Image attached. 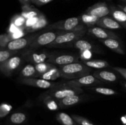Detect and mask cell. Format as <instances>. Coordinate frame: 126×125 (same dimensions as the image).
Here are the masks:
<instances>
[{
	"label": "cell",
	"instance_id": "obj_16",
	"mask_svg": "<svg viewBox=\"0 0 126 125\" xmlns=\"http://www.w3.org/2000/svg\"><path fill=\"white\" fill-rule=\"evenodd\" d=\"M110 15L116 20L122 27L126 29V12L123 11L119 7L111 6Z\"/></svg>",
	"mask_w": 126,
	"mask_h": 125
},
{
	"label": "cell",
	"instance_id": "obj_45",
	"mask_svg": "<svg viewBox=\"0 0 126 125\" xmlns=\"http://www.w3.org/2000/svg\"><path fill=\"white\" fill-rule=\"evenodd\" d=\"M121 1H124V2H126V0H121Z\"/></svg>",
	"mask_w": 126,
	"mask_h": 125
},
{
	"label": "cell",
	"instance_id": "obj_3",
	"mask_svg": "<svg viewBox=\"0 0 126 125\" xmlns=\"http://www.w3.org/2000/svg\"><path fill=\"white\" fill-rule=\"evenodd\" d=\"M83 92V89L79 87L63 84L58 88H53L47 93V96L56 100H60L70 96L78 95Z\"/></svg>",
	"mask_w": 126,
	"mask_h": 125
},
{
	"label": "cell",
	"instance_id": "obj_23",
	"mask_svg": "<svg viewBox=\"0 0 126 125\" xmlns=\"http://www.w3.org/2000/svg\"><path fill=\"white\" fill-rule=\"evenodd\" d=\"M73 44L76 49H78L81 51H87V50L91 51L92 49H93V46L91 44V43L86 40L78 39V40L73 42Z\"/></svg>",
	"mask_w": 126,
	"mask_h": 125
},
{
	"label": "cell",
	"instance_id": "obj_15",
	"mask_svg": "<svg viewBox=\"0 0 126 125\" xmlns=\"http://www.w3.org/2000/svg\"><path fill=\"white\" fill-rule=\"evenodd\" d=\"M106 47L115 51L117 53L124 55L125 51L122 44L117 39H107L104 40H100Z\"/></svg>",
	"mask_w": 126,
	"mask_h": 125
},
{
	"label": "cell",
	"instance_id": "obj_21",
	"mask_svg": "<svg viewBox=\"0 0 126 125\" xmlns=\"http://www.w3.org/2000/svg\"><path fill=\"white\" fill-rule=\"evenodd\" d=\"M47 23L48 22L46 18L45 15H44V14H43V13H41V14L39 15V18H38L36 23L33 26L25 29V31H27V33H33V32L39 30V29L44 28V27L47 25Z\"/></svg>",
	"mask_w": 126,
	"mask_h": 125
},
{
	"label": "cell",
	"instance_id": "obj_42",
	"mask_svg": "<svg viewBox=\"0 0 126 125\" xmlns=\"http://www.w3.org/2000/svg\"><path fill=\"white\" fill-rule=\"evenodd\" d=\"M118 7L123 11L126 12V5H118Z\"/></svg>",
	"mask_w": 126,
	"mask_h": 125
},
{
	"label": "cell",
	"instance_id": "obj_36",
	"mask_svg": "<svg viewBox=\"0 0 126 125\" xmlns=\"http://www.w3.org/2000/svg\"><path fill=\"white\" fill-rule=\"evenodd\" d=\"M39 15L38 16V17H33V18H28V19H27V20H26V23H25V29L33 26L36 23L38 18H39Z\"/></svg>",
	"mask_w": 126,
	"mask_h": 125
},
{
	"label": "cell",
	"instance_id": "obj_43",
	"mask_svg": "<svg viewBox=\"0 0 126 125\" xmlns=\"http://www.w3.org/2000/svg\"><path fill=\"white\" fill-rule=\"evenodd\" d=\"M121 121H123V123L124 124V125H126V115H124V116H122Z\"/></svg>",
	"mask_w": 126,
	"mask_h": 125
},
{
	"label": "cell",
	"instance_id": "obj_24",
	"mask_svg": "<svg viewBox=\"0 0 126 125\" xmlns=\"http://www.w3.org/2000/svg\"><path fill=\"white\" fill-rule=\"evenodd\" d=\"M38 73L35 66L32 64H27L23 67L20 72V75L22 78H31L33 77Z\"/></svg>",
	"mask_w": 126,
	"mask_h": 125
},
{
	"label": "cell",
	"instance_id": "obj_27",
	"mask_svg": "<svg viewBox=\"0 0 126 125\" xmlns=\"http://www.w3.org/2000/svg\"><path fill=\"white\" fill-rule=\"evenodd\" d=\"M34 66H35L37 72L40 75H41L47 72L54 66L49 62H41V63L36 64Z\"/></svg>",
	"mask_w": 126,
	"mask_h": 125
},
{
	"label": "cell",
	"instance_id": "obj_22",
	"mask_svg": "<svg viewBox=\"0 0 126 125\" xmlns=\"http://www.w3.org/2000/svg\"><path fill=\"white\" fill-rule=\"evenodd\" d=\"M84 64L91 68L103 69L109 66V64L107 61L104 60H85L82 62Z\"/></svg>",
	"mask_w": 126,
	"mask_h": 125
},
{
	"label": "cell",
	"instance_id": "obj_29",
	"mask_svg": "<svg viewBox=\"0 0 126 125\" xmlns=\"http://www.w3.org/2000/svg\"><path fill=\"white\" fill-rule=\"evenodd\" d=\"M26 115L23 113H14L11 116L10 120L12 123L14 124H20L25 120Z\"/></svg>",
	"mask_w": 126,
	"mask_h": 125
},
{
	"label": "cell",
	"instance_id": "obj_6",
	"mask_svg": "<svg viewBox=\"0 0 126 125\" xmlns=\"http://www.w3.org/2000/svg\"><path fill=\"white\" fill-rule=\"evenodd\" d=\"M36 37L37 35H32L12 40L8 43L6 46V49L12 51H17L28 47Z\"/></svg>",
	"mask_w": 126,
	"mask_h": 125
},
{
	"label": "cell",
	"instance_id": "obj_5",
	"mask_svg": "<svg viewBox=\"0 0 126 125\" xmlns=\"http://www.w3.org/2000/svg\"><path fill=\"white\" fill-rule=\"evenodd\" d=\"M61 33L62 32L49 31L40 34L34 39L28 49L30 50H33L43 46H47L52 43Z\"/></svg>",
	"mask_w": 126,
	"mask_h": 125
},
{
	"label": "cell",
	"instance_id": "obj_39",
	"mask_svg": "<svg viewBox=\"0 0 126 125\" xmlns=\"http://www.w3.org/2000/svg\"><path fill=\"white\" fill-rule=\"evenodd\" d=\"M113 69L119 73L121 76H123L125 79H126V69L124 67H113Z\"/></svg>",
	"mask_w": 126,
	"mask_h": 125
},
{
	"label": "cell",
	"instance_id": "obj_34",
	"mask_svg": "<svg viewBox=\"0 0 126 125\" xmlns=\"http://www.w3.org/2000/svg\"><path fill=\"white\" fill-rule=\"evenodd\" d=\"M11 109H12V106L11 105L6 103H2L0 107V116L2 118L6 116L11 111Z\"/></svg>",
	"mask_w": 126,
	"mask_h": 125
},
{
	"label": "cell",
	"instance_id": "obj_2",
	"mask_svg": "<svg viewBox=\"0 0 126 125\" xmlns=\"http://www.w3.org/2000/svg\"><path fill=\"white\" fill-rule=\"evenodd\" d=\"M47 29H57L66 32L75 31L86 29V26L82 23L80 16L77 17H71L53 23L47 27Z\"/></svg>",
	"mask_w": 126,
	"mask_h": 125
},
{
	"label": "cell",
	"instance_id": "obj_1",
	"mask_svg": "<svg viewBox=\"0 0 126 125\" xmlns=\"http://www.w3.org/2000/svg\"><path fill=\"white\" fill-rule=\"evenodd\" d=\"M60 75L63 78L75 79L82 76L89 75L91 71L90 67L83 63L73 62L64 66H59Z\"/></svg>",
	"mask_w": 126,
	"mask_h": 125
},
{
	"label": "cell",
	"instance_id": "obj_9",
	"mask_svg": "<svg viewBox=\"0 0 126 125\" xmlns=\"http://www.w3.org/2000/svg\"><path fill=\"white\" fill-rule=\"evenodd\" d=\"M98 83H100L99 80L96 78L94 76V75L89 74L82 76V77H79V78H77L68 81L66 83H64V85L81 88L82 87L89 86L91 85Z\"/></svg>",
	"mask_w": 126,
	"mask_h": 125
},
{
	"label": "cell",
	"instance_id": "obj_18",
	"mask_svg": "<svg viewBox=\"0 0 126 125\" xmlns=\"http://www.w3.org/2000/svg\"><path fill=\"white\" fill-rule=\"evenodd\" d=\"M22 12L21 13L23 17H24L26 19L33 18V17H38L41 14V12L34 7L33 6L30 5H26V6H22Z\"/></svg>",
	"mask_w": 126,
	"mask_h": 125
},
{
	"label": "cell",
	"instance_id": "obj_13",
	"mask_svg": "<svg viewBox=\"0 0 126 125\" xmlns=\"http://www.w3.org/2000/svg\"><path fill=\"white\" fill-rule=\"evenodd\" d=\"M97 26L107 29H120L122 26L112 17L105 16L100 18L97 23Z\"/></svg>",
	"mask_w": 126,
	"mask_h": 125
},
{
	"label": "cell",
	"instance_id": "obj_31",
	"mask_svg": "<svg viewBox=\"0 0 126 125\" xmlns=\"http://www.w3.org/2000/svg\"><path fill=\"white\" fill-rule=\"evenodd\" d=\"M58 118L59 120L64 125H73V121L71 116H69L68 114L65 113H60L58 115Z\"/></svg>",
	"mask_w": 126,
	"mask_h": 125
},
{
	"label": "cell",
	"instance_id": "obj_37",
	"mask_svg": "<svg viewBox=\"0 0 126 125\" xmlns=\"http://www.w3.org/2000/svg\"><path fill=\"white\" fill-rule=\"evenodd\" d=\"M53 1H54V0H31L32 3L38 6H41L43 5L47 4Z\"/></svg>",
	"mask_w": 126,
	"mask_h": 125
},
{
	"label": "cell",
	"instance_id": "obj_8",
	"mask_svg": "<svg viewBox=\"0 0 126 125\" xmlns=\"http://www.w3.org/2000/svg\"><path fill=\"white\" fill-rule=\"evenodd\" d=\"M22 62V58L18 56H12L6 61L0 64L1 72L6 76H9Z\"/></svg>",
	"mask_w": 126,
	"mask_h": 125
},
{
	"label": "cell",
	"instance_id": "obj_30",
	"mask_svg": "<svg viewBox=\"0 0 126 125\" xmlns=\"http://www.w3.org/2000/svg\"><path fill=\"white\" fill-rule=\"evenodd\" d=\"M94 90L97 93L103 94V95L107 96H111L117 94V92L115 90L111 88H103V87H97V88H94Z\"/></svg>",
	"mask_w": 126,
	"mask_h": 125
},
{
	"label": "cell",
	"instance_id": "obj_44",
	"mask_svg": "<svg viewBox=\"0 0 126 125\" xmlns=\"http://www.w3.org/2000/svg\"><path fill=\"white\" fill-rule=\"evenodd\" d=\"M124 87H125V88H126V82H125V83H124Z\"/></svg>",
	"mask_w": 126,
	"mask_h": 125
},
{
	"label": "cell",
	"instance_id": "obj_4",
	"mask_svg": "<svg viewBox=\"0 0 126 125\" xmlns=\"http://www.w3.org/2000/svg\"><path fill=\"white\" fill-rule=\"evenodd\" d=\"M86 33V29L75 31H65L58 36L55 40L47 47H54L56 45H63L68 43H73L76 40L80 39Z\"/></svg>",
	"mask_w": 126,
	"mask_h": 125
},
{
	"label": "cell",
	"instance_id": "obj_41",
	"mask_svg": "<svg viewBox=\"0 0 126 125\" xmlns=\"http://www.w3.org/2000/svg\"><path fill=\"white\" fill-rule=\"evenodd\" d=\"M22 6H26V5H30L32 3L31 0H18Z\"/></svg>",
	"mask_w": 126,
	"mask_h": 125
},
{
	"label": "cell",
	"instance_id": "obj_20",
	"mask_svg": "<svg viewBox=\"0 0 126 125\" xmlns=\"http://www.w3.org/2000/svg\"><path fill=\"white\" fill-rule=\"evenodd\" d=\"M40 77L41 78L46 80H54L56 78H59V77H61L59 67L53 66L47 72L41 75Z\"/></svg>",
	"mask_w": 126,
	"mask_h": 125
},
{
	"label": "cell",
	"instance_id": "obj_28",
	"mask_svg": "<svg viewBox=\"0 0 126 125\" xmlns=\"http://www.w3.org/2000/svg\"><path fill=\"white\" fill-rule=\"evenodd\" d=\"M17 52V51H12V50H7V49L4 50L3 49H1L0 51V64L2 63L6 60L9 59L10 58L12 57V55H14Z\"/></svg>",
	"mask_w": 126,
	"mask_h": 125
},
{
	"label": "cell",
	"instance_id": "obj_25",
	"mask_svg": "<svg viewBox=\"0 0 126 125\" xmlns=\"http://www.w3.org/2000/svg\"><path fill=\"white\" fill-rule=\"evenodd\" d=\"M81 19L82 23L84 25L87 26L92 27L95 25H97L100 18L85 13L81 16Z\"/></svg>",
	"mask_w": 126,
	"mask_h": 125
},
{
	"label": "cell",
	"instance_id": "obj_11",
	"mask_svg": "<svg viewBox=\"0 0 126 125\" xmlns=\"http://www.w3.org/2000/svg\"><path fill=\"white\" fill-rule=\"evenodd\" d=\"M88 32L91 35L98 38L100 40L107 39H118V36L111 31L109 29L101 28L99 26H92L88 29Z\"/></svg>",
	"mask_w": 126,
	"mask_h": 125
},
{
	"label": "cell",
	"instance_id": "obj_35",
	"mask_svg": "<svg viewBox=\"0 0 126 125\" xmlns=\"http://www.w3.org/2000/svg\"><path fill=\"white\" fill-rule=\"evenodd\" d=\"M27 31H25V29H19L17 31L14 32L13 33H9L10 34V36H11V39L12 40H14V39H18V38H22V37L24 36V35L25 34H27Z\"/></svg>",
	"mask_w": 126,
	"mask_h": 125
},
{
	"label": "cell",
	"instance_id": "obj_17",
	"mask_svg": "<svg viewBox=\"0 0 126 125\" xmlns=\"http://www.w3.org/2000/svg\"><path fill=\"white\" fill-rule=\"evenodd\" d=\"M94 76L98 80L108 82H114L117 80V76L113 72L107 71H97L94 72Z\"/></svg>",
	"mask_w": 126,
	"mask_h": 125
},
{
	"label": "cell",
	"instance_id": "obj_12",
	"mask_svg": "<svg viewBox=\"0 0 126 125\" xmlns=\"http://www.w3.org/2000/svg\"><path fill=\"white\" fill-rule=\"evenodd\" d=\"M78 58L75 55H60L55 56H52L48 62L59 66H64L73 62H78Z\"/></svg>",
	"mask_w": 126,
	"mask_h": 125
},
{
	"label": "cell",
	"instance_id": "obj_19",
	"mask_svg": "<svg viewBox=\"0 0 126 125\" xmlns=\"http://www.w3.org/2000/svg\"><path fill=\"white\" fill-rule=\"evenodd\" d=\"M81 99V97L79 96V94L70 96L66 97V98H64L59 100L58 104H59V106L61 107L62 108L66 107L71 106V105H73L79 102Z\"/></svg>",
	"mask_w": 126,
	"mask_h": 125
},
{
	"label": "cell",
	"instance_id": "obj_32",
	"mask_svg": "<svg viewBox=\"0 0 126 125\" xmlns=\"http://www.w3.org/2000/svg\"><path fill=\"white\" fill-rule=\"evenodd\" d=\"M44 103L46 104L47 107L49 110H55L58 109V105L55 101L54 99L50 98L49 96L46 97L45 100H44Z\"/></svg>",
	"mask_w": 126,
	"mask_h": 125
},
{
	"label": "cell",
	"instance_id": "obj_26",
	"mask_svg": "<svg viewBox=\"0 0 126 125\" xmlns=\"http://www.w3.org/2000/svg\"><path fill=\"white\" fill-rule=\"evenodd\" d=\"M26 19L21 14L15 15L11 20V23L16 26L18 29H25V23Z\"/></svg>",
	"mask_w": 126,
	"mask_h": 125
},
{
	"label": "cell",
	"instance_id": "obj_10",
	"mask_svg": "<svg viewBox=\"0 0 126 125\" xmlns=\"http://www.w3.org/2000/svg\"><path fill=\"white\" fill-rule=\"evenodd\" d=\"M20 82L23 85L32 86L36 88L47 89L54 87L55 84L49 80L43 78H36L34 77L31 78H22L20 80Z\"/></svg>",
	"mask_w": 126,
	"mask_h": 125
},
{
	"label": "cell",
	"instance_id": "obj_38",
	"mask_svg": "<svg viewBox=\"0 0 126 125\" xmlns=\"http://www.w3.org/2000/svg\"><path fill=\"white\" fill-rule=\"evenodd\" d=\"M73 117L76 121L79 122L81 125H94L93 124L91 123L89 121H88V120H86V119L84 118L80 117V116H73Z\"/></svg>",
	"mask_w": 126,
	"mask_h": 125
},
{
	"label": "cell",
	"instance_id": "obj_40",
	"mask_svg": "<svg viewBox=\"0 0 126 125\" xmlns=\"http://www.w3.org/2000/svg\"><path fill=\"white\" fill-rule=\"evenodd\" d=\"M83 53H81V56L86 59L90 58L91 57V53L90 51V50H87V51H82Z\"/></svg>",
	"mask_w": 126,
	"mask_h": 125
},
{
	"label": "cell",
	"instance_id": "obj_7",
	"mask_svg": "<svg viewBox=\"0 0 126 125\" xmlns=\"http://www.w3.org/2000/svg\"><path fill=\"white\" fill-rule=\"evenodd\" d=\"M111 8L105 2H97L89 7L85 13L98 18H102L110 14Z\"/></svg>",
	"mask_w": 126,
	"mask_h": 125
},
{
	"label": "cell",
	"instance_id": "obj_33",
	"mask_svg": "<svg viewBox=\"0 0 126 125\" xmlns=\"http://www.w3.org/2000/svg\"><path fill=\"white\" fill-rule=\"evenodd\" d=\"M11 36L9 33H6V34H2L0 36V47L1 49H4L5 47L7 46L8 43L10 41H11Z\"/></svg>",
	"mask_w": 126,
	"mask_h": 125
},
{
	"label": "cell",
	"instance_id": "obj_14",
	"mask_svg": "<svg viewBox=\"0 0 126 125\" xmlns=\"http://www.w3.org/2000/svg\"><path fill=\"white\" fill-rule=\"evenodd\" d=\"M52 55L46 52H32L27 54L28 60L35 64L44 62H48Z\"/></svg>",
	"mask_w": 126,
	"mask_h": 125
}]
</instances>
